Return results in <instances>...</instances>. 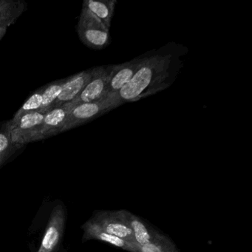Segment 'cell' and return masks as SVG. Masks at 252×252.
<instances>
[{
    "label": "cell",
    "instance_id": "cell-1",
    "mask_svg": "<svg viewBox=\"0 0 252 252\" xmlns=\"http://www.w3.org/2000/svg\"><path fill=\"white\" fill-rule=\"evenodd\" d=\"M175 77L172 54H147L138 71L118 95L124 103L139 101L169 88Z\"/></svg>",
    "mask_w": 252,
    "mask_h": 252
},
{
    "label": "cell",
    "instance_id": "cell-2",
    "mask_svg": "<svg viewBox=\"0 0 252 252\" xmlns=\"http://www.w3.org/2000/svg\"><path fill=\"white\" fill-rule=\"evenodd\" d=\"M67 211L60 200L45 201L29 228L32 252H66L63 247Z\"/></svg>",
    "mask_w": 252,
    "mask_h": 252
},
{
    "label": "cell",
    "instance_id": "cell-3",
    "mask_svg": "<svg viewBox=\"0 0 252 252\" xmlns=\"http://www.w3.org/2000/svg\"><path fill=\"white\" fill-rule=\"evenodd\" d=\"M123 104L118 94H110L99 101L75 106L69 113L62 132L96 119Z\"/></svg>",
    "mask_w": 252,
    "mask_h": 252
},
{
    "label": "cell",
    "instance_id": "cell-4",
    "mask_svg": "<svg viewBox=\"0 0 252 252\" xmlns=\"http://www.w3.org/2000/svg\"><path fill=\"white\" fill-rule=\"evenodd\" d=\"M77 33L82 43L91 49H104L111 40L110 29L83 6L78 22Z\"/></svg>",
    "mask_w": 252,
    "mask_h": 252
},
{
    "label": "cell",
    "instance_id": "cell-5",
    "mask_svg": "<svg viewBox=\"0 0 252 252\" xmlns=\"http://www.w3.org/2000/svg\"><path fill=\"white\" fill-rule=\"evenodd\" d=\"M111 65L98 66L93 68V76L89 83L81 94L70 102L67 103L72 108L84 103L99 101L109 95L108 81Z\"/></svg>",
    "mask_w": 252,
    "mask_h": 252
},
{
    "label": "cell",
    "instance_id": "cell-6",
    "mask_svg": "<svg viewBox=\"0 0 252 252\" xmlns=\"http://www.w3.org/2000/svg\"><path fill=\"white\" fill-rule=\"evenodd\" d=\"M45 116L40 112H32L8 121L12 141L23 146L29 144L31 137L42 125Z\"/></svg>",
    "mask_w": 252,
    "mask_h": 252
},
{
    "label": "cell",
    "instance_id": "cell-7",
    "mask_svg": "<svg viewBox=\"0 0 252 252\" xmlns=\"http://www.w3.org/2000/svg\"><path fill=\"white\" fill-rule=\"evenodd\" d=\"M72 109L68 104H65L45 113L42 125L31 137L30 143L41 141L62 132L66 119Z\"/></svg>",
    "mask_w": 252,
    "mask_h": 252
},
{
    "label": "cell",
    "instance_id": "cell-8",
    "mask_svg": "<svg viewBox=\"0 0 252 252\" xmlns=\"http://www.w3.org/2000/svg\"><path fill=\"white\" fill-rule=\"evenodd\" d=\"M147 55L121 64H112L108 81L109 94H118L138 71Z\"/></svg>",
    "mask_w": 252,
    "mask_h": 252
},
{
    "label": "cell",
    "instance_id": "cell-9",
    "mask_svg": "<svg viewBox=\"0 0 252 252\" xmlns=\"http://www.w3.org/2000/svg\"><path fill=\"white\" fill-rule=\"evenodd\" d=\"M92 76L93 68L67 78L63 91L53 104L52 109L61 107L74 100L89 83Z\"/></svg>",
    "mask_w": 252,
    "mask_h": 252
},
{
    "label": "cell",
    "instance_id": "cell-10",
    "mask_svg": "<svg viewBox=\"0 0 252 252\" xmlns=\"http://www.w3.org/2000/svg\"><path fill=\"white\" fill-rule=\"evenodd\" d=\"M116 4V0H85L82 6L91 11L107 29H110Z\"/></svg>",
    "mask_w": 252,
    "mask_h": 252
},
{
    "label": "cell",
    "instance_id": "cell-11",
    "mask_svg": "<svg viewBox=\"0 0 252 252\" xmlns=\"http://www.w3.org/2000/svg\"><path fill=\"white\" fill-rule=\"evenodd\" d=\"M27 9V4L22 0H0V28L14 24Z\"/></svg>",
    "mask_w": 252,
    "mask_h": 252
},
{
    "label": "cell",
    "instance_id": "cell-12",
    "mask_svg": "<svg viewBox=\"0 0 252 252\" xmlns=\"http://www.w3.org/2000/svg\"><path fill=\"white\" fill-rule=\"evenodd\" d=\"M24 147L16 144L11 139L8 122L0 125V169Z\"/></svg>",
    "mask_w": 252,
    "mask_h": 252
},
{
    "label": "cell",
    "instance_id": "cell-13",
    "mask_svg": "<svg viewBox=\"0 0 252 252\" xmlns=\"http://www.w3.org/2000/svg\"><path fill=\"white\" fill-rule=\"evenodd\" d=\"M66 79L56 81L48 84L42 88V107L40 113H47L52 109L53 104L58 98L63 91Z\"/></svg>",
    "mask_w": 252,
    "mask_h": 252
},
{
    "label": "cell",
    "instance_id": "cell-14",
    "mask_svg": "<svg viewBox=\"0 0 252 252\" xmlns=\"http://www.w3.org/2000/svg\"><path fill=\"white\" fill-rule=\"evenodd\" d=\"M42 88H39L28 98L21 108L15 113L13 119H18L26 113L40 111L42 107Z\"/></svg>",
    "mask_w": 252,
    "mask_h": 252
},
{
    "label": "cell",
    "instance_id": "cell-15",
    "mask_svg": "<svg viewBox=\"0 0 252 252\" xmlns=\"http://www.w3.org/2000/svg\"><path fill=\"white\" fill-rule=\"evenodd\" d=\"M132 225L135 232V239L140 245L143 246L150 243V234L142 222L134 220L132 221Z\"/></svg>",
    "mask_w": 252,
    "mask_h": 252
},
{
    "label": "cell",
    "instance_id": "cell-16",
    "mask_svg": "<svg viewBox=\"0 0 252 252\" xmlns=\"http://www.w3.org/2000/svg\"><path fill=\"white\" fill-rule=\"evenodd\" d=\"M104 232L107 234H113L119 238H125L132 234V230L129 227L126 226L124 224L111 223L107 224L104 228Z\"/></svg>",
    "mask_w": 252,
    "mask_h": 252
},
{
    "label": "cell",
    "instance_id": "cell-17",
    "mask_svg": "<svg viewBox=\"0 0 252 252\" xmlns=\"http://www.w3.org/2000/svg\"><path fill=\"white\" fill-rule=\"evenodd\" d=\"M141 251L142 252H162L161 249L158 246H156L153 243H149L145 246H143Z\"/></svg>",
    "mask_w": 252,
    "mask_h": 252
},
{
    "label": "cell",
    "instance_id": "cell-18",
    "mask_svg": "<svg viewBox=\"0 0 252 252\" xmlns=\"http://www.w3.org/2000/svg\"><path fill=\"white\" fill-rule=\"evenodd\" d=\"M7 29L8 28L6 27H1L0 28V40L2 39L5 33L7 32Z\"/></svg>",
    "mask_w": 252,
    "mask_h": 252
}]
</instances>
